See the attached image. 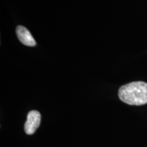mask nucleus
Wrapping results in <instances>:
<instances>
[{
	"label": "nucleus",
	"instance_id": "2",
	"mask_svg": "<svg viewBox=\"0 0 147 147\" xmlns=\"http://www.w3.org/2000/svg\"><path fill=\"white\" fill-rule=\"evenodd\" d=\"M41 122V115L38 111L32 110L28 113L24 129L27 135L34 134L39 127Z\"/></svg>",
	"mask_w": 147,
	"mask_h": 147
},
{
	"label": "nucleus",
	"instance_id": "1",
	"mask_svg": "<svg viewBox=\"0 0 147 147\" xmlns=\"http://www.w3.org/2000/svg\"><path fill=\"white\" fill-rule=\"evenodd\" d=\"M119 97L129 105H144L147 104V83L137 81L123 85L119 90Z\"/></svg>",
	"mask_w": 147,
	"mask_h": 147
},
{
	"label": "nucleus",
	"instance_id": "3",
	"mask_svg": "<svg viewBox=\"0 0 147 147\" xmlns=\"http://www.w3.org/2000/svg\"><path fill=\"white\" fill-rule=\"evenodd\" d=\"M16 36L22 44L27 47H35L36 42L26 27L19 25L16 29Z\"/></svg>",
	"mask_w": 147,
	"mask_h": 147
}]
</instances>
